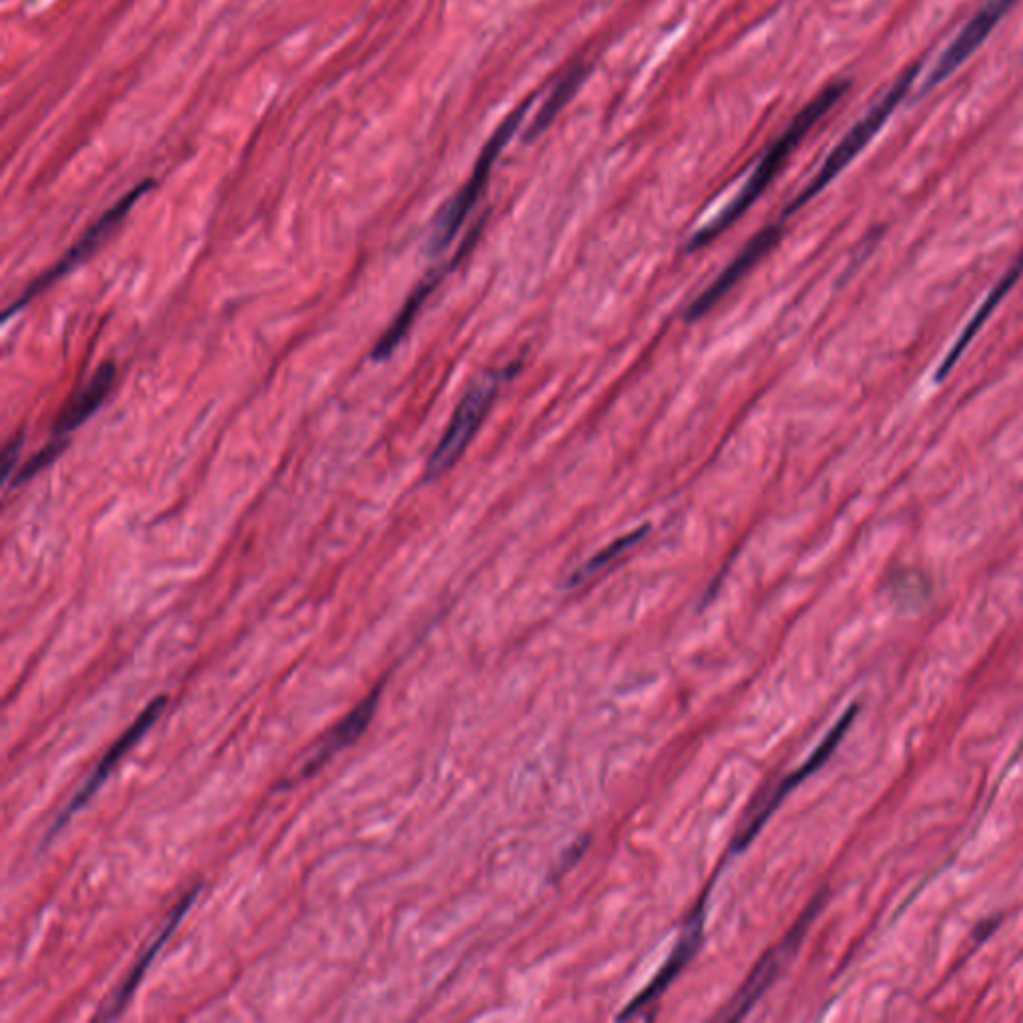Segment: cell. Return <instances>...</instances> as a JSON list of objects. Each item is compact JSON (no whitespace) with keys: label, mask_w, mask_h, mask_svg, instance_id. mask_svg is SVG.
<instances>
[{"label":"cell","mask_w":1023,"mask_h":1023,"mask_svg":"<svg viewBox=\"0 0 1023 1023\" xmlns=\"http://www.w3.org/2000/svg\"><path fill=\"white\" fill-rule=\"evenodd\" d=\"M857 710L860 708H857V704H854V706H850L848 710L843 711L842 718L836 722L828 735L824 738V742L816 747V752L797 770L792 771L790 776H785L783 780L774 785V790L766 792L750 806L746 818L742 821L740 830L735 833L734 842H732V852L734 854L744 852L747 845L754 842V838L766 826V821L771 818V814L780 807L785 795L790 794L794 788H797L800 783L804 782L806 778H809L814 771L819 770L830 759L831 754L836 752V747L840 746L843 735L848 734V730L852 728Z\"/></svg>","instance_id":"5b68a950"},{"label":"cell","mask_w":1023,"mask_h":1023,"mask_svg":"<svg viewBox=\"0 0 1023 1023\" xmlns=\"http://www.w3.org/2000/svg\"><path fill=\"white\" fill-rule=\"evenodd\" d=\"M1015 2L1018 0H987L986 4L970 19V23L963 26L960 35L951 40L950 47L939 57L938 62L934 64L931 73L927 76L924 90L938 86L950 74L955 73L963 62L967 61L975 50L986 42V38L991 35V31L1001 23V19L1008 14V11Z\"/></svg>","instance_id":"9c48e42d"},{"label":"cell","mask_w":1023,"mask_h":1023,"mask_svg":"<svg viewBox=\"0 0 1023 1023\" xmlns=\"http://www.w3.org/2000/svg\"><path fill=\"white\" fill-rule=\"evenodd\" d=\"M586 843H588V840H580L579 843H574V845L568 848L567 854L562 855V860H560V867H558V872H556V878L564 876L568 869L579 862L582 854L586 852Z\"/></svg>","instance_id":"44dd1931"},{"label":"cell","mask_w":1023,"mask_h":1023,"mask_svg":"<svg viewBox=\"0 0 1023 1023\" xmlns=\"http://www.w3.org/2000/svg\"><path fill=\"white\" fill-rule=\"evenodd\" d=\"M1022 272L1023 253L1022 256L1015 260V265L1011 266L1010 270H1008V275L999 280L998 284H996V289L989 292V296H987L986 302L979 306V310H977L974 318L970 320V325L965 326V330H963L962 337L955 340V344H953L950 352L946 354V358H943L941 366L938 368V373H936V380H941V378H946V376L950 374L951 368L955 366V362L960 361V356H962L963 352H965V349L970 346L972 338L977 334V330H979V328L984 326V322H986L987 316H989V314L994 313V310L998 308L999 302L1003 301V296H1006V294L1010 292L1011 287L1018 282V278H1020Z\"/></svg>","instance_id":"9a60e30c"},{"label":"cell","mask_w":1023,"mask_h":1023,"mask_svg":"<svg viewBox=\"0 0 1023 1023\" xmlns=\"http://www.w3.org/2000/svg\"><path fill=\"white\" fill-rule=\"evenodd\" d=\"M704 902H706V898L699 902L698 910H694V915H692L690 924H687L686 929H684L680 941L675 943L674 951L670 953L668 962L663 963L662 970L656 974V977L651 979L648 986L640 991L636 998L628 1003L624 1011L618 1015V1020L632 1018L634 1013H638L640 1010L648 1008L651 1001H656V999L660 998L663 991L670 987V984L674 982L675 977L680 975V972L686 967L687 962L696 955L699 943H702V934H704Z\"/></svg>","instance_id":"8fae6325"},{"label":"cell","mask_w":1023,"mask_h":1023,"mask_svg":"<svg viewBox=\"0 0 1023 1023\" xmlns=\"http://www.w3.org/2000/svg\"><path fill=\"white\" fill-rule=\"evenodd\" d=\"M848 88H850V83H845V81L831 83L807 105L806 109H802V112L795 117L794 122L785 129V133L764 155L758 169L752 172L746 186L740 191L734 200L726 206V210L720 212V217L711 220L706 229L699 230L698 234H694V239L687 242V251L702 248L708 242L714 241L716 236H720L723 230L732 227L735 220L742 217L747 208L758 200L764 191L770 186L774 176L782 169L783 162L794 153L795 146L800 145L802 138L842 100L843 95L848 93Z\"/></svg>","instance_id":"6da1fadb"},{"label":"cell","mask_w":1023,"mask_h":1023,"mask_svg":"<svg viewBox=\"0 0 1023 1023\" xmlns=\"http://www.w3.org/2000/svg\"><path fill=\"white\" fill-rule=\"evenodd\" d=\"M153 184H155L153 181L141 182L131 193L124 194L117 205L109 208L102 217L98 218L97 222H95L90 229L86 230L85 234L81 236V241L76 242L73 248L64 254L59 263H54V266L49 268L42 277H38L37 280L31 282V287L23 292V296L14 302V306H11V308L7 310V316H11V314L16 313V310L25 308L26 304L33 301V299H37L42 290L52 287L57 280H61L64 275H69L76 266L83 265L86 258H90L93 254L97 253L98 248L107 242L110 234L121 227L122 220L129 217V212H131V208L136 205V200L153 188Z\"/></svg>","instance_id":"52a82bcc"},{"label":"cell","mask_w":1023,"mask_h":1023,"mask_svg":"<svg viewBox=\"0 0 1023 1023\" xmlns=\"http://www.w3.org/2000/svg\"><path fill=\"white\" fill-rule=\"evenodd\" d=\"M167 702H169L167 696H158V698L153 699V702L146 706V710L134 720L133 726L117 740V744L110 747L109 752L102 756V759L97 764V768L86 778V782L78 788V792L71 797V802L64 806L57 821L52 824V828H50L49 833H47V842H49L54 833L61 831L62 826H64L69 819L73 818L74 814H76L81 807L86 806V802H88L93 795L97 794L98 790H100V785L107 782L110 771L117 768V764L133 750L134 744L155 726V722L160 718V714L167 708Z\"/></svg>","instance_id":"ba28073f"},{"label":"cell","mask_w":1023,"mask_h":1023,"mask_svg":"<svg viewBox=\"0 0 1023 1023\" xmlns=\"http://www.w3.org/2000/svg\"><path fill=\"white\" fill-rule=\"evenodd\" d=\"M531 105L532 98H528L526 102H522L520 107L512 110V112L506 117L504 122L494 131L490 141L486 143L480 157L476 160V167L472 170V176H470L468 182L462 186V191H460V193L444 206V210L438 215V220H436V224H434L433 241H430L434 253L446 248V246L452 242V239L456 236L458 230L464 224V220L468 218L470 210L478 203L482 191H484V186H486V182H488V176H490V170H492L496 158L504 150L506 145L510 143V138L514 136V133L519 131L520 124L526 119V112L531 109Z\"/></svg>","instance_id":"3957f363"},{"label":"cell","mask_w":1023,"mask_h":1023,"mask_svg":"<svg viewBox=\"0 0 1023 1023\" xmlns=\"http://www.w3.org/2000/svg\"><path fill=\"white\" fill-rule=\"evenodd\" d=\"M114 382H117V366L112 362L100 364L97 373L90 376V380L64 404L61 416L54 424V438H66L78 426H83L105 404Z\"/></svg>","instance_id":"4fadbf2b"},{"label":"cell","mask_w":1023,"mask_h":1023,"mask_svg":"<svg viewBox=\"0 0 1023 1023\" xmlns=\"http://www.w3.org/2000/svg\"><path fill=\"white\" fill-rule=\"evenodd\" d=\"M922 71V64L915 62L914 66H910L905 73L896 81V85L891 86L890 90L884 95V98L879 100L878 105L874 109L867 112L866 117L862 121L857 122L852 126V131L843 136L842 141L838 143V146L831 150L828 158L824 160L821 169L816 172V176L809 181L806 188L802 193L795 196L794 203L788 206L785 215H792L797 208L809 203L816 194L821 193L828 184H830L840 172H842L852 160H854L864 148H866L874 136L881 131V126L886 122L890 121L893 110L898 109V105L902 102L903 97L908 95V90L914 85L917 74Z\"/></svg>","instance_id":"7a4b0ae2"},{"label":"cell","mask_w":1023,"mask_h":1023,"mask_svg":"<svg viewBox=\"0 0 1023 1023\" xmlns=\"http://www.w3.org/2000/svg\"><path fill=\"white\" fill-rule=\"evenodd\" d=\"M378 696H380V687H376L370 696L362 699L361 704L350 711L342 722L338 723L337 728L322 742V746L318 747L313 756L308 758V762L302 766V778H310L316 771L322 770V766L328 759L334 758L342 747L350 746L366 730V726L370 723V718H373L374 710H376Z\"/></svg>","instance_id":"5bb4252c"},{"label":"cell","mask_w":1023,"mask_h":1023,"mask_svg":"<svg viewBox=\"0 0 1023 1023\" xmlns=\"http://www.w3.org/2000/svg\"><path fill=\"white\" fill-rule=\"evenodd\" d=\"M828 902V890L819 891L818 896L812 900V903L807 905L804 910V914L797 917L794 927L785 934V938L774 946L762 960H759L758 965L752 970V974L744 982V986L738 989L734 998L730 999V1003L723 1008L722 1020H728V1022H738L746 1015L747 1011L754 1008V1003L758 1001L766 989L774 984L776 975L780 974L785 962L794 955L795 950L800 948L802 939L806 936L807 927L812 926V922L816 920V915L821 912L824 903Z\"/></svg>","instance_id":"8992f818"},{"label":"cell","mask_w":1023,"mask_h":1023,"mask_svg":"<svg viewBox=\"0 0 1023 1023\" xmlns=\"http://www.w3.org/2000/svg\"><path fill=\"white\" fill-rule=\"evenodd\" d=\"M646 532H648V526H642L638 531L630 532L626 536L618 538V540L610 544L608 548H604L600 555L592 556L590 560H588L584 567H580L579 570L570 576V586H579L584 580L592 579V576H596L604 568L610 567L614 560H618L620 556L628 552L630 548H634V546L644 538Z\"/></svg>","instance_id":"ac0fdd59"},{"label":"cell","mask_w":1023,"mask_h":1023,"mask_svg":"<svg viewBox=\"0 0 1023 1023\" xmlns=\"http://www.w3.org/2000/svg\"><path fill=\"white\" fill-rule=\"evenodd\" d=\"M196 893H198V888L188 891V893L182 898L181 902L172 908V912H170L169 917H167L165 926L160 927V931H158L155 939L148 943V948H146V950L143 951V955L136 960L133 970L126 974L121 987L117 989V994L110 999L107 1010L100 1015L102 1020H112V1018H117V1015L126 1008V1003L133 998L136 987L143 982V977H145L146 972H148V967L155 962L158 951L162 950V946L167 943V939L176 931V927L181 924L182 917L191 910V905H193L194 900H196Z\"/></svg>","instance_id":"7c38bea8"},{"label":"cell","mask_w":1023,"mask_h":1023,"mask_svg":"<svg viewBox=\"0 0 1023 1023\" xmlns=\"http://www.w3.org/2000/svg\"><path fill=\"white\" fill-rule=\"evenodd\" d=\"M514 374V368L510 370H496L480 376L474 385L470 386L466 397L458 404L456 412L452 421L446 428L444 436L440 438L438 446L434 448L433 456L426 464V478L434 480L438 476L446 474L448 470L456 464L458 458L466 450L470 440L474 434L478 433L482 422L486 418L488 410L492 406L494 398L498 394V388L502 386L506 378Z\"/></svg>","instance_id":"277c9868"},{"label":"cell","mask_w":1023,"mask_h":1023,"mask_svg":"<svg viewBox=\"0 0 1023 1023\" xmlns=\"http://www.w3.org/2000/svg\"><path fill=\"white\" fill-rule=\"evenodd\" d=\"M23 444H25L23 436H14V438H11V442L7 444V450H4V478H7V482L11 480V476L16 472L14 462L21 456Z\"/></svg>","instance_id":"ffe728a7"},{"label":"cell","mask_w":1023,"mask_h":1023,"mask_svg":"<svg viewBox=\"0 0 1023 1023\" xmlns=\"http://www.w3.org/2000/svg\"><path fill=\"white\" fill-rule=\"evenodd\" d=\"M66 446V438H54L49 446H45L37 456H33L31 462H26L23 468L19 470V474L14 476V486L16 484H25V482L31 480L33 476H37L40 470L47 468L50 462L57 456H61L62 450Z\"/></svg>","instance_id":"d6986e66"},{"label":"cell","mask_w":1023,"mask_h":1023,"mask_svg":"<svg viewBox=\"0 0 1023 1023\" xmlns=\"http://www.w3.org/2000/svg\"><path fill=\"white\" fill-rule=\"evenodd\" d=\"M440 278H442V272H434L430 277L424 278L421 282V287L412 292V296H410L406 304H404V308L398 313L394 322L386 330L385 337L380 338L378 344L374 346V361H386V358L397 350L400 340L406 337V332H409L410 326L414 322L416 314L421 313L422 304L433 294V290L438 287Z\"/></svg>","instance_id":"2e32d148"},{"label":"cell","mask_w":1023,"mask_h":1023,"mask_svg":"<svg viewBox=\"0 0 1023 1023\" xmlns=\"http://www.w3.org/2000/svg\"><path fill=\"white\" fill-rule=\"evenodd\" d=\"M778 239H780V227L774 224V227L762 230L752 241L747 242L746 248L735 256L732 265H728L722 275L716 278L710 287L704 290L698 299L687 306V320H698L710 310L711 306H716L718 302L722 301L723 296L742 280V277L752 270V266L758 265L759 258H764L768 254V251L776 244Z\"/></svg>","instance_id":"30bf717a"},{"label":"cell","mask_w":1023,"mask_h":1023,"mask_svg":"<svg viewBox=\"0 0 1023 1023\" xmlns=\"http://www.w3.org/2000/svg\"><path fill=\"white\" fill-rule=\"evenodd\" d=\"M586 74H588V69L584 64H579L556 85L552 95L546 98V102L536 112V119L532 121L531 129L526 131V141L540 136L550 126V122L555 121L556 117L560 114V110L564 109L568 102L572 100V97L579 93L580 86L586 81Z\"/></svg>","instance_id":"e0dca14e"}]
</instances>
